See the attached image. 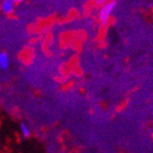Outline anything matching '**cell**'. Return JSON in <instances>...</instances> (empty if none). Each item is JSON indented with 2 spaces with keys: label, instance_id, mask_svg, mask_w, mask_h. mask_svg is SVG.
Here are the masks:
<instances>
[{
  "label": "cell",
  "instance_id": "277c9868",
  "mask_svg": "<svg viewBox=\"0 0 153 153\" xmlns=\"http://www.w3.org/2000/svg\"><path fill=\"white\" fill-rule=\"evenodd\" d=\"M21 133H22V136L24 138H29L31 135V132H30V128L29 126L26 123H21Z\"/></svg>",
  "mask_w": 153,
  "mask_h": 153
},
{
  "label": "cell",
  "instance_id": "5b68a950",
  "mask_svg": "<svg viewBox=\"0 0 153 153\" xmlns=\"http://www.w3.org/2000/svg\"><path fill=\"white\" fill-rule=\"evenodd\" d=\"M108 1H109V0H94L95 4L99 5V7H101V5L105 4V3L108 2Z\"/></svg>",
  "mask_w": 153,
  "mask_h": 153
},
{
  "label": "cell",
  "instance_id": "7a4b0ae2",
  "mask_svg": "<svg viewBox=\"0 0 153 153\" xmlns=\"http://www.w3.org/2000/svg\"><path fill=\"white\" fill-rule=\"evenodd\" d=\"M15 1L14 0H2L1 2V11L2 13L7 14V15H10L12 14L13 11H14V8H15Z\"/></svg>",
  "mask_w": 153,
  "mask_h": 153
},
{
  "label": "cell",
  "instance_id": "3957f363",
  "mask_svg": "<svg viewBox=\"0 0 153 153\" xmlns=\"http://www.w3.org/2000/svg\"><path fill=\"white\" fill-rule=\"evenodd\" d=\"M10 66V58L8 54L4 51L0 53V69L1 70H8Z\"/></svg>",
  "mask_w": 153,
  "mask_h": 153
},
{
  "label": "cell",
  "instance_id": "6da1fadb",
  "mask_svg": "<svg viewBox=\"0 0 153 153\" xmlns=\"http://www.w3.org/2000/svg\"><path fill=\"white\" fill-rule=\"evenodd\" d=\"M117 5V1L116 0H109L108 2H106L105 4L101 5V8L97 13V19H99L100 24L102 26L108 25V23L110 22V18L114 11L116 9Z\"/></svg>",
  "mask_w": 153,
  "mask_h": 153
},
{
  "label": "cell",
  "instance_id": "8992f818",
  "mask_svg": "<svg viewBox=\"0 0 153 153\" xmlns=\"http://www.w3.org/2000/svg\"><path fill=\"white\" fill-rule=\"evenodd\" d=\"M16 3H21V2H23V1H25V0H14Z\"/></svg>",
  "mask_w": 153,
  "mask_h": 153
}]
</instances>
